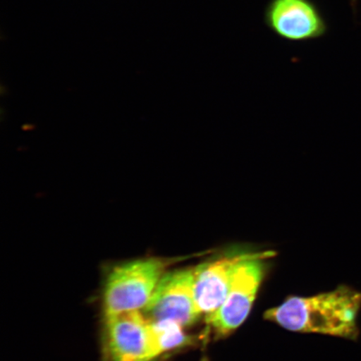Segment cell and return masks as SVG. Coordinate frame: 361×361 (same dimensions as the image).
Returning <instances> with one entry per match:
<instances>
[{"label":"cell","mask_w":361,"mask_h":361,"mask_svg":"<svg viewBox=\"0 0 361 361\" xmlns=\"http://www.w3.org/2000/svg\"><path fill=\"white\" fill-rule=\"evenodd\" d=\"M153 334L161 353L189 346L195 341L184 332V328L171 322H151Z\"/></svg>","instance_id":"8"},{"label":"cell","mask_w":361,"mask_h":361,"mask_svg":"<svg viewBox=\"0 0 361 361\" xmlns=\"http://www.w3.org/2000/svg\"><path fill=\"white\" fill-rule=\"evenodd\" d=\"M166 266V261L149 258L126 262L113 268L103 290L105 316L145 308Z\"/></svg>","instance_id":"2"},{"label":"cell","mask_w":361,"mask_h":361,"mask_svg":"<svg viewBox=\"0 0 361 361\" xmlns=\"http://www.w3.org/2000/svg\"><path fill=\"white\" fill-rule=\"evenodd\" d=\"M108 361H157L162 355L152 324L141 311L105 316Z\"/></svg>","instance_id":"5"},{"label":"cell","mask_w":361,"mask_h":361,"mask_svg":"<svg viewBox=\"0 0 361 361\" xmlns=\"http://www.w3.org/2000/svg\"><path fill=\"white\" fill-rule=\"evenodd\" d=\"M250 252H230L193 269L194 300L200 314L210 315L227 295L236 264Z\"/></svg>","instance_id":"7"},{"label":"cell","mask_w":361,"mask_h":361,"mask_svg":"<svg viewBox=\"0 0 361 361\" xmlns=\"http://www.w3.org/2000/svg\"><path fill=\"white\" fill-rule=\"evenodd\" d=\"M193 269L165 273L142 314L150 322H171L184 329L200 318L193 292Z\"/></svg>","instance_id":"6"},{"label":"cell","mask_w":361,"mask_h":361,"mask_svg":"<svg viewBox=\"0 0 361 361\" xmlns=\"http://www.w3.org/2000/svg\"><path fill=\"white\" fill-rule=\"evenodd\" d=\"M274 255L269 251L250 252L236 264L223 304L205 317L216 337L230 335L245 322L264 281L267 261Z\"/></svg>","instance_id":"3"},{"label":"cell","mask_w":361,"mask_h":361,"mask_svg":"<svg viewBox=\"0 0 361 361\" xmlns=\"http://www.w3.org/2000/svg\"><path fill=\"white\" fill-rule=\"evenodd\" d=\"M263 17L270 32L288 43L314 42L329 32L326 18L314 0H269Z\"/></svg>","instance_id":"4"},{"label":"cell","mask_w":361,"mask_h":361,"mask_svg":"<svg viewBox=\"0 0 361 361\" xmlns=\"http://www.w3.org/2000/svg\"><path fill=\"white\" fill-rule=\"evenodd\" d=\"M361 291L341 286L310 297L293 296L266 311L264 318L288 331L314 333L357 341Z\"/></svg>","instance_id":"1"}]
</instances>
